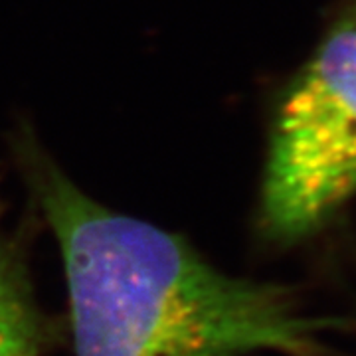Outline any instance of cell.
Segmentation results:
<instances>
[{"instance_id":"obj_1","label":"cell","mask_w":356,"mask_h":356,"mask_svg":"<svg viewBox=\"0 0 356 356\" xmlns=\"http://www.w3.org/2000/svg\"><path fill=\"white\" fill-rule=\"evenodd\" d=\"M14 153L62 255L76 356H337L355 317L315 315L297 291L236 277L182 236L103 206L28 127Z\"/></svg>"},{"instance_id":"obj_2","label":"cell","mask_w":356,"mask_h":356,"mask_svg":"<svg viewBox=\"0 0 356 356\" xmlns=\"http://www.w3.org/2000/svg\"><path fill=\"white\" fill-rule=\"evenodd\" d=\"M356 196V2L281 99L267 151L257 228L291 245Z\"/></svg>"},{"instance_id":"obj_3","label":"cell","mask_w":356,"mask_h":356,"mask_svg":"<svg viewBox=\"0 0 356 356\" xmlns=\"http://www.w3.org/2000/svg\"><path fill=\"white\" fill-rule=\"evenodd\" d=\"M50 327L38 305L22 240L6 224L0 200V356H40Z\"/></svg>"}]
</instances>
